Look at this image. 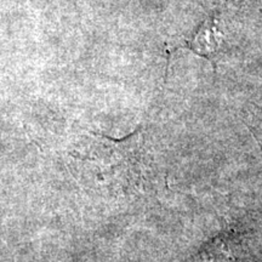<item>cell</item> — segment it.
Wrapping results in <instances>:
<instances>
[{
  "label": "cell",
  "instance_id": "6da1fadb",
  "mask_svg": "<svg viewBox=\"0 0 262 262\" xmlns=\"http://www.w3.org/2000/svg\"><path fill=\"white\" fill-rule=\"evenodd\" d=\"M228 235H224L209 242V244L201 250L199 257L203 262H228Z\"/></svg>",
  "mask_w": 262,
  "mask_h": 262
}]
</instances>
